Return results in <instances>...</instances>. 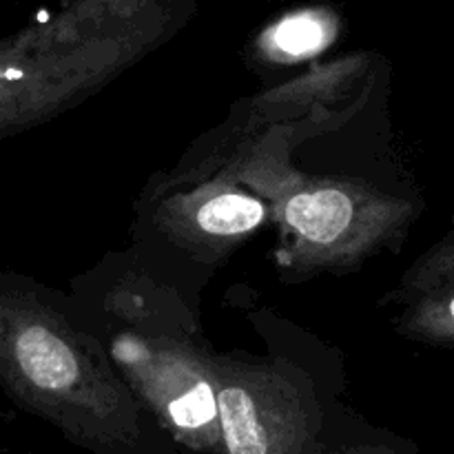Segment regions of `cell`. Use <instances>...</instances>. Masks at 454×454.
<instances>
[{
    "instance_id": "cell-8",
    "label": "cell",
    "mask_w": 454,
    "mask_h": 454,
    "mask_svg": "<svg viewBox=\"0 0 454 454\" xmlns=\"http://www.w3.org/2000/svg\"><path fill=\"white\" fill-rule=\"evenodd\" d=\"M333 38V25L317 13H293L266 34L264 47L278 60H300L322 51Z\"/></svg>"
},
{
    "instance_id": "cell-2",
    "label": "cell",
    "mask_w": 454,
    "mask_h": 454,
    "mask_svg": "<svg viewBox=\"0 0 454 454\" xmlns=\"http://www.w3.org/2000/svg\"><path fill=\"white\" fill-rule=\"evenodd\" d=\"M65 300L133 397L182 450L224 454L213 386L215 350L171 284L129 255H115L75 279Z\"/></svg>"
},
{
    "instance_id": "cell-7",
    "label": "cell",
    "mask_w": 454,
    "mask_h": 454,
    "mask_svg": "<svg viewBox=\"0 0 454 454\" xmlns=\"http://www.w3.org/2000/svg\"><path fill=\"white\" fill-rule=\"evenodd\" d=\"M357 75V67L350 62L348 67H335L333 71L317 75H306V78L295 80L282 89L260 96L255 100L257 109L262 111H279V109H306L315 105H335L344 100V89L353 82Z\"/></svg>"
},
{
    "instance_id": "cell-5",
    "label": "cell",
    "mask_w": 454,
    "mask_h": 454,
    "mask_svg": "<svg viewBox=\"0 0 454 454\" xmlns=\"http://www.w3.org/2000/svg\"><path fill=\"white\" fill-rule=\"evenodd\" d=\"M266 217V200L248 189L229 162L224 167L211 162L208 176H189L177 182L173 193L160 195L153 231L198 260L217 264L242 247Z\"/></svg>"
},
{
    "instance_id": "cell-9",
    "label": "cell",
    "mask_w": 454,
    "mask_h": 454,
    "mask_svg": "<svg viewBox=\"0 0 454 454\" xmlns=\"http://www.w3.org/2000/svg\"><path fill=\"white\" fill-rule=\"evenodd\" d=\"M319 454H426L412 442L395 437L390 433H375L371 437H362L359 442H340L326 433Z\"/></svg>"
},
{
    "instance_id": "cell-1",
    "label": "cell",
    "mask_w": 454,
    "mask_h": 454,
    "mask_svg": "<svg viewBox=\"0 0 454 454\" xmlns=\"http://www.w3.org/2000/svg\"><path fill=\"white\" fill-rule=\"evenodd\" d=\"M0 388L91 454H186L133 397L62 293L0 273Z\"/></svg>"
},
{
    "instance_id": "cell-3",
    "label": "cell",
    "mask_w": 454,
    "mask_h": 454,
    "mask_svg": "<svg viewBox=\"0 0 454 454\" xmlns=\"http://www.w3.org/2000/svg\"><path fill=\"white\" fill-rule=\"evenodd\" d=\"M284 269L300 275L346 273L384 248L397 251L424 211L419 193L362 177H304L275 202Z\"/></svg>"
},
{
    "instance_id": "cell-6",
    "label": "cell",
    "mask_w": 454,
    "mask_h": 454,
    "mask_svg": "<svg viewBox=\"0 0 454 454\" xmlns=\"http://www.w3.org/2000/svg\"><path fill=\"white\" fill-rule=\"evenodd\" d=\"M393 306V326L403 340L454 350V215L450 229L412 262L384 297Z\"/></svg>"
},
{
    "instance_id": "cell-4",
    "label": "cell",
    "mask_w": 454,
    "mask_h": 454,
    "mask_svg": "<svg viewBox=\"0 0 454 454\" xmlns=\"http://www.w3.org/2000/svg\"><path fill=\"white\" fill-rule=\"evenodd\" d=\"M224 454H319L328 424L315 384L286 357L213 355Z\"/></svg>"
}]
</instances>
